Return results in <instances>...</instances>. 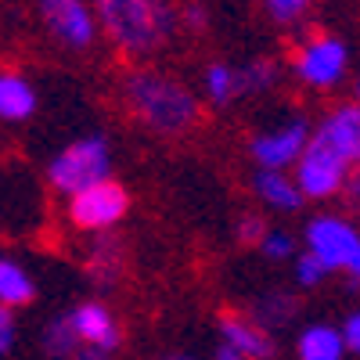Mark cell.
I'll use <instances>...</instances> for the list:
<instances>
[{"instance_id": "44dd1931", "label": "cell", "mask_w": 360, "mask_h": 360, "mask_svg": "<svg viewBox=\"0 0 360 360\" xmlns=\"http://www.w3.org/2000/svg\"><path fill=\"white\" fill-rule=\"evenodd\" d=\"M205 90H209V98H213L217 105H227V101H234L238 98V69H231V65H209V72H205Z\"/></svg>"}, {"instance_id": "f1b7e54d", "label": "cell", "mask_w": 360, "mask_h": 360, "mask_svg": "<svg viewBox=\"0 0 360 360\" xmlns=\"http://www.w3.org/2000/svg\"><path fill=\"white\" fill-rule=\"evenodd\" d=\"M342 195H346V205L353 209V213H360V169L346 180V188H342Z\"/></svg>"}, {"instance_id": "2e32d148", "label": "cell", "mask_w": 360, "mask_h": 360, "mask_svg": "<svg viewBox=\"0 0 360 360\" xmlns=\"http://www.w3.org/2000/svg\"><path fill=\"white\" fill-rule=\"evenodd\" d=\"M37 108V94L22 76L0 72V119H29Z\"/></svg>"}, {"instance_id": "603a6c76", "label": "cell", "mask_w": 360, "mask_h": 360, "mask_svg": "<svg viewBox=\"0 0 360 360\" xmlns=\"http://www.w3.org/2000/svg\"><path fill=\"white\" fill-rule=\"evenodd\" d=\"M266 234H270V227H266V220L256 217V213L242 217V224H238V242H242V245H263Z\"/></svg>"}, {"instance_id": "d4e9b609", "label": "cell", "mask_w": 360, "mask_h": 360, "mask_svg": "<svg viewBox=\"0 0 360 360\" xmlns=\"http://www.w3.org/2000/svg\"><path fill=\"white\" fill-rule=\"evenodd\" d=\"M263 252H266V256H274V259H285V256L295 252V245H292V238H288V234H281V231L274 234V231H270V234H266V242H263Z\"/></svg>"}, {"instance_id": "9c48e42d", "label": "cell", "mask_w": 360, "mask_h": 360, "mask_svg": "<svg viewBox=\"0 0 360 360\" xmlns=\"http://www.w3.org/2000/svg\"><path fill=\"white\" fill-rule=\"evenodd\" d=\"M310 144V134H307V123L295 119V123L274 130V134H263L256 137L249 148H252V159L263 166V169H285L288 162H299V155L307 152Z\"/></svg>"}, {"instance_id": "e0dca14e", "label": "cell", "mask_w": 360, "mask_h": 360, "mask_svg": "<svg viewBox=\"0 0 360 360\" xmlns=\"http://www.w3.org/2000/svg\"><path fill=\"white\" fill-rule=\"evenodd\" d=\"M256 195L266 198L270 205L285 209V213H292V209L303 205V191H299V184L288 180V176H281V169H263L256 176Z\"/></svg>"}, {"instance_id": "7a4b0ae2", "label": "cell", "mask_w": 360, "mask_h": 360, "mask_svg": "<svg viewBox=\"0 0 360 360\" xmlns=\"http://www.w3.org/2000/svg\"><path fill=\"white\" fill-rule=\"evenodd\" d=\"M112 44L127 54L155 51L173 33V11L162 0H94Z\"/></svg>"}, {"instance_id": "484cf974", "label": "cell", "mask_w": 360, "mask_h": 360, "mask_svg": "<svg viewBox=\"0 0 360 360\" xmlns=\"http://www.w3.org/2000/svg\"><path fill=\"white\" fill-rule=\"evenodd\" d=\"M180 22H184L188 29H195V33H202V29L209 25V15H205L202 4H184L180 8Z\"/></svg>"}, {"instance_id": "5bb4252c", "label": "cell", "mask_w": 360, "mask_h": 360, "mask_svg": "<svg viewBox=\"0 0 360 360\" xmlns=\"http://www.w3.org/2000/svg\"><path fill=\"white\" fill-rule=\"evenodd\" d=\"M299 314V295L295 292H263L256 303H252V321L263 328H285L288 321H295Z\"/></svg>"}, {"instance_id": "f546056e", "label": "cell", "mask_w": 360, "mask_h": 360, "mask_svg": "<svg viewBox=\"0 0 360 360\" xmlns=\"http://www.w3.org/2000/svg\"><path fill=\"white\" fill-rule=\"evenodd\" d=\"M112 353L108 349H98V346H86V349H79L76 353V360H108Z\"/></svg>"}, {"instance_id": "8992f818", "label": "cell", "mask_w": 360, "mask_h": 360, "mask_svg": "<svg viewBox=\"0 0 360 360\" xmlns=\"http://www.w3.org/2000/svg\"><path fill=\"white\" fill-rule=\"evenodd\" d=\"M127 209H130L127 188L115 184V180H101V184L72 195L69 217L83 231H108L112 224H119V220L127 217Z\"/></svg>"}, {"instance_id": "4316f807", "label": "cell", "mask_w": 360, "mask_h": 360, "mask_svg": "<svg viewBox=\"0 0 360 360\" xmlns=\"http://www.w3.org/2000/svg\"><path fill=\"white\" fill-rule=\"evenodd\" d=\"M15 342V317H11V307H0V356H4Z\"/></svg>"}, {"instance_id": "cb8c5ba5", "label": "cell", "mask_w": 360, "mask_h": 360, "mask_svg": "<svg viewBox=\"0 0 360 360\" xmlns=\"http://www.w3.org/2000/svg\"><path fill=\"white\" fill-rule=\"evenodd\" d=\"M307 4H310V0H266L270 15H274L278 22H292V18H299Z\"/></svg>"}, {"instance_id": "83f0119b", "label": "cell", "mask_w": 360, "mask_h": 360, "mask_svg": "<svg viewBox=\"0 0 360 360\" xmlns=\"http://www.w3.org/2000/svg\"><path fill=\"white\" fill-rule=\"evenodd\" d=\"M342 339H346V349L360 353V314H353V317L346 321V328H342Z\"/></svg>"}, {"instance_id": "277c9868", "label": "cell", "mask_w": 360, "mask_h": 360, "mask_svg": "<svg viewBox=\"0 0 360 360\" xmlns=\"http://www.w3.org/2000/svg\"><path fill=\"white\" fill-rule=\"evenodd\" d=\"M310 252L328 266L349 274V285H360V234L335 217H321L307 227Z\"/></svg>"}, {"instance_id": "5b68a950", "label": "cell", "mask_w": 360, "mask_h": 360, "mask_svg": "<svg viewBox=\"0 0 360 360\" xmlns=\"http://www.w3.org/2000/svg\"><path fill=\"white\" fill-rule=\"evenodd\" d=\"M346 180H349V162L321 134H314L310 144H307V152L299 155V162H295L299 191L310 195V198H328V195L342 191Z\"/></svg>"}, {"instance_id": "52a82bcc", "label": "cell", "mask_w": 360, "mask_h": 360, "mask_svg": "<svg viewBox=\"0 0 360 360\" xmlns=\"http://www.w3.org/2000/svg\"><path fill=\"white\" fill-rule=\"evenodd\" d=\"M295 72L310 86H335L346 72V47L335 37H310V44H303V51L295 54Z\"/></svg>"}, {"instance_id": "9a60e30c", "label": "cell", "mask_w": 360, "mask_h": 360, "mask_svg": "<svg viewBox=\"0 0 360 360\" xmlns=\"http://www.w3.org/2000/svg\"><path fill=\"white\" fill-rule=\"evenodd\" d=\"M346 339L328 324H314L299 335V360H342Z\"/></svg>"}, {"instance_id": "3957f363", "label": "cell", "mask_w": 360, "mask_h": 360, "mask_svg": "<svg viewBox=\"0 0 360 360\" xmlns=\"http://www.w3.org/2000/svg\"><path fill=\"white\" fill-rule=\"evenodd\" d=\"M47 176L58 191L79 195L86 188L108 180V141L105 137H86L69 144L65 152H58L47 166Z\"/></svg>"}, {"instance_id": "7402d4cb", "label": "cell", "mask_w": 360, "mask_h": 360, "mask_svg": "<svg viewBox=\"0 0 360 360\" xmlns=\"http://www.w3.org/2000/svg\"><path fill=\"white\" fill-rule=\"evenodd\" d=\"M332 270H328L314 252H307V256H299V266H295V278H299V285H307V288H314V285H321Z\"/></svg>"}, {"instance_id": "d6986e66", "label": "cell", "mask_w": 360, "mask_h": 360, "mask_svg": "<svg viewBox=\"0 0 360 360\" xmlns=\"http://www.w3.org/2000/svg\"><path fill=\"white\" fill-rule=\"evenodd\" d=\"M44 353L51 360H69V356L79 353V335H76L72 317H54L44 328Z\"/></svg>"}, {"instance_id": "30bf717a", "label": "cell", "mask_w": 360, "mask_h": 360, "mask_svg": "<svg viewBox=\"0 0 360 360\" xmlns=\"http://www.w3.org/2000/svg\"><path fill=\"white\" fill-rule=\"evenodd\" d=\"M220 332H224V346L245 353L249 360H270L274 356V339L263 324H256L249 314H234L224 310L220 314Z\"/></svg>"}, {"instance_id": "ac0fdd59", "label": "cell", "mask_w": 360, "mask_h": 360, "mask_svg": "<svg viewBox=\"0 0 360 360\" xmlns=\"http://www.w3.org/2000/svg\"><path fill=\"white\" fill-rule=\"evenodd\" d=\"M37 285L25 270L11 259H0V307H25L33 303Z\"/></svg>"}, {"instance_id": "4fadbf2b", "label": "cell", "mask_w": 360, "mask_h": 360, "mask_svg": "<svg viewBox=\"0 0 360 360\" xmlns=\"http://www.w3.org/2000/svg\"><path fill=\"white\" fill-rule=\"evenodd\" d=\"M69 317H72V324H76V335H79L83 346H98V349H108V353H112V349L119 346V339H123L115 317H112L101 303H83V307H76Z\"/></svg>"}, {"instance_id": "4dcf8cb0", "label": "cell", "mask_w": 360, "mask_h": 360, "mask_svg": "<svg viewBox=\"0 0 360 360\" xmlns=\"http://www.w3.org/2000/svg\"><path fill=\"white\" fill-rule=\"evenodd\" d=\"M217 360H249V356L238 353V349H231V346H220V349H217Z\"/></svg>"}, {"instance_id": "7c38bea8", "label": "cell", "mask_w": 360, "mask_h": 360, "mask_svg": "<svg viewBox=\"0 0 360 360\" xmlns=\"http://www.w3.org/2000/svg\"><path fill=\"white\" fill-rule=\"evenodd\" d=\"M123 266H127L123 242H119L115 234H108V231L98 234L94 245H90V252H86V278L105 292V288H112L119 278H123Z\"/></svg>"}, {"instance_id": "ffe728a7", "label": "cell", "mask_w": 360, "mask_h": 360, "mask_svg": "<svg viewBox=\"0 0 360 360\" xmlns=\"http://www.w3.org/2000/svg\"><path fill=\"white\" fill-rule=\"evenodd\" d=\"M278 79V65L259 58V62H249L245 69H238V94H263Z\"/></svg>"}, {"instance_id": "6da1fadb", "label": "cell", "mask_w": 360, "mask_h": 360, "mask_svg": "<svg viewBox=\"0 0 360 360\" xmlns=\"http://www.w3.org/2000/svg\"><path fill=\"white\" fill-rule=\"evenodd\" d=\"M123 94L130 112L155 134H184L198 119V101L191 90L159 72H134L123 83Z\"/></svg>"}, {"instance_id": "ba28073f", "label": "cell", "mask_w": 360, "mask_h": 360, "mask_svg": "<svg viewBox=\"0 0 360 360\" xmlns=\"http://www.w3.org/2000/svg\"><path fill=\"white\" fill-rule=\"evenodd\" d=\"M40 15L47 22V29L62 40L65 47L79 51L94 44V15L83 0H40Z\"/></svg>"}, {"instance_id": "d6a6232c", "label": "cell", "mask_w": 360, "mask_h": 360, "mask_svg": "<svg viewBox=\"0 0 360 360\" xmlns=\"http://www.w3.org/2000/svg\"><path fill=\"white\" fill-rule=\"evenodd\" d=\"M356 94H360V83H356Z\"/></svg>"}, {"instance_id": "1f68e13d", "label": "cell", "mask_w": 360, "mask_h": 360, "mask_svg": "<svg viewBox=\"0 0 360 360\" xmlns=\"http://www.w3.org/2000/svg\"><path fill=\"white\" fill-rule=\"evenodd\" d=\"M162 360H195V356H188V353H169V356H162Z\"/></svg>"}, {"instance_id": "8fae6325", "label": "cell", "mask_w": 360, "mask_h": 360, "mask_svg": "<svg viewBox=\"0 0 360 360\" xmlns=\"http://www.w3.org/2000/svg\"><path fill=\"white\" fill-rule=\"evenodd\" d=\"M317 134L349 166H360V105H339L335 112H328V119L317 127Z\"/></svg>"}]
</instances>
